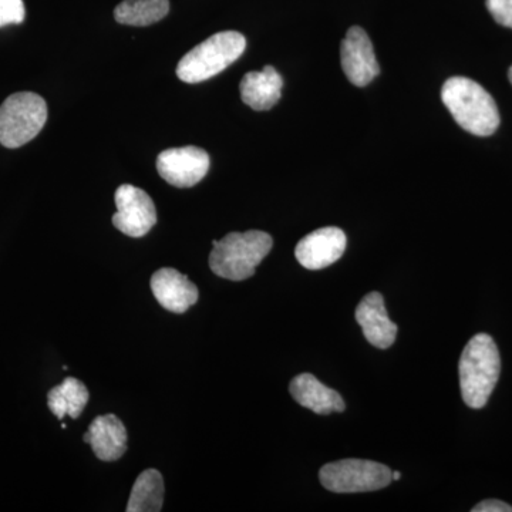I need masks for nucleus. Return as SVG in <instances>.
Segmentation results:
<instances>
[{
	"mask_svg": "<svg viewBox=\"0 0 512 512\" xmlns=\"http://www.w3.org/2000/svg\"><path fill=\"white\" fill-rule=\"evenodd\" d=\"M441 100L458 126L478 137H488L500 126V111L491 94L467 77H451L441 89Z\"/></svg>",
	"mask_w": 512,
	"mask_h": 512,
	"instance_id": "nucleus-1",
	"label": "nucleus"
},
{
	"mask_svg": "<svg viewBox=\"0 0 512 512\" xmlns=\"http://www.w3.org/2000/svg\"><path fill=\"white\" fill-rule=\"evenodd\" d=\"M458 372L464 403L471 409H483L501 373L500 352L490 335L478 333L467 343Z\"/></svg>",
	"mask_w": 512,
	"mask_h": 512,
	"instance_id": "nucleus-2",
	"label": "nucleus"
},
{
	"mask_svg": "<svg viewBox=\"0 0 512 512\" xmlns=\"http://www.w3.org/2000/svg\"><path fill=\"white\" fill-rule=\"evenodd\" d=\"M210 268L229 281H245L274 247V239L264 231L231 232L212 242Z\"/></svg>",
	"mask_w": 512,
	"mask_h": 512,
	"instance_id": "nucleus-3",
	"label": "nucleus"
},
{
	"mask_svg": "<svg viewBox=\"0 0 512 512\" xmlns=\"http://www.w3.org/2000/svg\"><path fill=\"white\" fill-rule=\"evenodd\" d=\"M247 40L238 32H221L208 37L180 60L178 79L184 83H201L224 72L245 52Z\"/></svg>",
	"mask_w": 512,
	"mask_h": 512,
	"instance_id": "nucleus-4",
	"label": "nucleus"
},
{
	"mask_svg": "<svg viewBox=\"0 0 512 512\" xmlns=\"http://www.w3.org/2000/svg\"><path fill=\"white\" fill-rule=\"evenodd\" d=\"M47 121V104L39 94L15 93L0 106V144L18 148L42 131Z\"/></svg>",
	"mask_w": 512,
	"mask_h": 512,
	"instance_id": "nucleus-5",
	"label": "nucleus"
},
{
	"mask_svg": "<svg viewBox=\"0 0 512 512\" xmlns=\"http://www.w3.org/2000/svg\"><path fill=\"white\" fill-rule=\"evenodd\" d=\"M392 473L389 467L376 461L346 458L320 468L319 478L332 493H369L392 483Z\"/></svg>",
	"mask_w": 512,
	"mask_h": 512,
	"instance_id": "nucleus-6",
	"label": "nucleus"
},
{
	"mask_svg": "<svg viewBox=\"0 0 512 512\" xmlns=\"http://www.w3.org/2000/svg\"><path fill=\"white\" fill-rule=\"evenodd\" d=\"M114 200L117 212L113 215V225L127 237H144L157 224L156 205L141 188L120 185Z\"/></svg>",
	"mask_w": 512,
	"mask_h": 512,
	"instance_id": "nucleus-7",
	"label": "nucleus"
},
{
	"mask_svg": "<svg viewBox=\"0 0 512 512\" xmlns=\"http://www.w3.org/2000/svg\"><path fill=\"white\" fill-rule=\"evenodd\" d=\"M210 170V156L202 148H168L157 158V171L168 184L190 188L200 183Z\"/></svg>",
	"mask_w": 512,
	"mask_h": 512,
	"instance_id": "nucleus-8",
	"label": "nucleus"
},
{
	"mask_svg": "<svg viewBox=\"0 0 512 512\" xmlns=\"http://www.w3.org/2000/svg\"><path fill=\"white\" fill-rule=\"evenodd\" d=\"M340 63L349 82L355 86L365 87L379 76L375 49L365 30L359 26H353L346 33L340 47Z\"/></svg>",
	"mask_w": 512,
	"mask_h": 512,
	"instance_id": "nucleus-9",
	"label": "nucleus"
},
{
	"mask_svg": "<svg viewBox=\"0 0 512 512\" xmlns=\"http://www.w3.org/2000/svg\"><path fill=\"white\" fill-rule=\"evenodd\" d=\"M345 232L336 227L316 229L296 245L295 256L303 268L318 271L335 264L345 254Z\"/></svg>",
	"mask_w": 512,
	"mask_h": 512,
	"instance_id": "nucleus-10",
	"label": "nucleus"
},
{
	"mask_svg": "<svg viewBox=\"0 0 512 512\" xmlns=\"http://www.w3.org/2000/svg\"><path fill=\"white\" fill-rule=\"evenodd\" d=\"M151 291L164 309L173 313H184L198 301V288L187 275L177 269H158L151 276Z\"/></svg>",
	"mask_w": 512,
	"mask_h": 512,
	"instance_id": "nucleus-11",
	"label": "nucleus"
},
{
	"mask_svg": "<svg viewBox=\"0 0 512 512\" xmlns=\"http://www.w3.org/2000/svg\"><path fill=\"white\" fill-rule=\"evenodd\" d=\"M356 320L370 345L387 349L397 336V325L390 320L384 308L382 293L370 292L356 308Z\"/></svg>",
	"mask_w": 512,
	"mask_h": 512,
	"instance_id": "nucleus-12",
	"label": "nucleus"
},
{
	"mask_svg": "<svg viewBox=\"0 0 512 512\" xmlns=\"http://www.w3.org/2000/svg\"><path fill=\"white\" fill-rule=\"evenodd\" d=\"M83 439L84 443L92 446L96 457L107 463L120 460L127 451L126 427L114 414L96 417Z\"/></svg>",
	"mask_w": 512,
	"mask_h": 512,
	"instance_id": "nucleus-13",
	"label": "nucleus"
},
{
	"mask_svg": "<svg viewBox=\"0 0 512 512\" xmlns=\"http://www.w3.org/2000/svg\"><path fill=\"white\" fill-rule=\"evenodd\" d=\"M284 80L272 66H265L261 72H249L239 84L241 99L256 111L272 109L282 96Z\"/></svg>",
	"mask_w": 512,
	"mask_h": 512,
	"instance_id": "nucleus-14",
	"label": "nucleus"
},
{
	"mask_svg": "<svg viewBox=\"0 0 512 512\" xmlns=\"http://www.w3.org/2000/svg\"><path fill=\"white\" fill-rule=\"evenodd\" d=\"M291 394L296 403L316 414L339 413L345 410V402L336 390L320 383L311 373H302L292 380Z\"/></svg>",
	"mask_w": 512,
	"mask_h": 512,
	"instance_id": "nucleus-15",
	"label": "nucleus"
},
{
	"mask_svg": "<svg viewBox=\"0 0 512 512\" xmlns=\"http://www.w3.org/2000/svg\"><path fill=\"white\" fill-rule=\"evenodd\" d=\"M89 399L90 393L87 387L74 377H67L62 384L53 387L47 394L50 412L59 420H63L66 416L77 419L83 413Z\"/></svg>",
	"mask_w": 512,
	"mask_h": 512,
	"instance_id": "nucleus-16",
	"label": "nucleus"
},
{
	"mask_svg": "<svg viewBox=\"0 0 512 512\" xmlns=\"http://www.w3.org/2000/svg\"><path fill=\"white\" fill-rule=\"evenodd\" d=\"M164 481L160 471H143L131 490L127 512H158L163 508Z\"/></svg>",
	"mask_w": 512,
	"mask_h": 512,
	"instance_id": "nucleus-17",
	"label": "nucleus"
},
{
	"mask_svg": "<svg viewBox=\"0 0 512 512\" xmlns=\"http://www.w3.org/2000/svg\"><path fill=\"white\" fill-rule=\"evenodd\" d=\"M168 12V0H123L114 10V18L121 25L150 26L164 19Z\"/></svg>",
	"mask_w": 512,
	"mask_h": 512,
	"instance_id": "nucleus-18",
	"label": "nucleus"
},
{
	"mask_svg": "<svg viewBox=\"0 0 512 512\" xmlns=\"http://www.w3.org/2000/svg\"><path fill=\"white\" fill-rule=\"evenodd\" d=\"M26 10L23 0H0V28L20 25L25 20Z\"/></svg>",
	"mask_w": 512,
	"mask_h": 512,
	"instance_id": "nucleus-19",
	"label": "nucleus"
},
{
	"mask_svg": "<svg viewBox=\"0 0 512 512\" xmlns=\"http://www.w3.org/2000/svg\"><path fill=\"white\" fill-rule=\"evenodd\" d=\"M487 8L495 22L512 29V0H487Z\"/></svg>",
	"mask_w": 512,
	"mask_h": 512,
	"instance_id": "nucleus-20",
	"label": "nucleus"
},
{
	"mask_svg": "<svg viewBox=\"0 0 512 512\" xmlns=\"http://www.w3.org/2000/svg\"><path fill=\"white\" fill-rule=\"evenodd\" d=\"M473 512H512L511 505L503 503V501L498 500H487L483 501L476 505V507L471 510Z\"/></svg>",
	"mask_w": 512,
	"mask_h": 512,
	"instance_id": "nucleus-21",
	"label": "nucleus"
},
{
	"mask_svg": "<svg viewBox=\"0 0 512 512\" xmlns=\"http://www.w3.org/2000/svg\"><path fill=\"white\" fill-rule=\"evenodd\" d=\"M392 478L394 480H400L402 478V474L399 473V471H396V473H392Z\"/></svg>",
	"mask_w": 512,
	"mask_h": 512,
	"instance_id": "nucleus-22",
	"label": "nucleus"
},
{
	"mask_svg": "<svg viewBox=\"0 0 512 512\" xmlns=\"http://www.w3.org/2000/svg\"><path fill=\"white\" fill-rule=\"evenodd\" d=\"M508 77H510V82L512 84V66H511L510 72H508Z\"/></svg>",
	"mask_w": 512,
	"mask_h": 512,
	"instance_id": "nucleus-23",
	"label": "nucleus"
}]
</instances>
